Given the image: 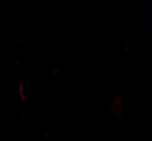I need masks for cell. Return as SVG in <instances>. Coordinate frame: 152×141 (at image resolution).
<instances>
[]
</instances>
